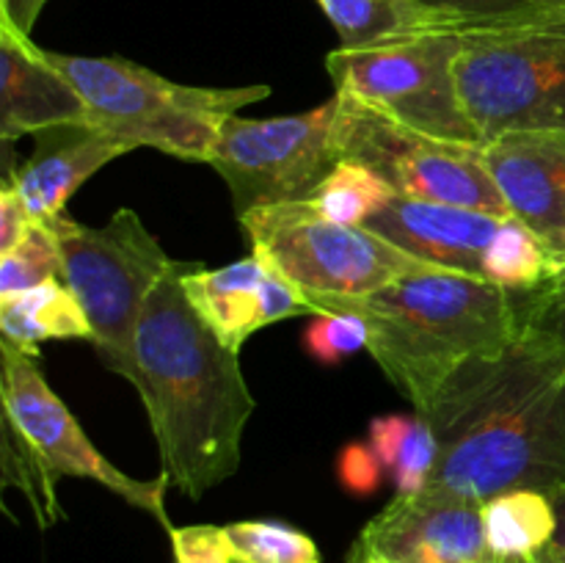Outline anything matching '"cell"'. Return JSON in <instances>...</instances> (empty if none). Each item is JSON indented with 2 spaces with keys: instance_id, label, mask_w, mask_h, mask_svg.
I'll return each instance as SVG.
<instances>
[{
  "instance_id": "6da1fadb",
  "label": "cell",
  "mask_w": 565,
  "mask_h": 563,
  "mask_svg": "<svg viewBox=\"0 0 565 563\" xmlns=\"http://www.w3.org/2000/svg\"><path fill=\"white\" fill-rule=\"evenodd\" d=\"M425 419L439 445L425 489L478 506L513 489H565V357L535 337L463 362Z\"/></svg>"
},
{
  "instance_id": "9a60e30c",
  "label": "cell",
  "mask_w": 565,
  "mask_h": 563,
  "mask_svg": "<svg viewBox=\"0 0 565 563\" xmlns=\"http://www.w3.org/2000/svg\"><path fill=\"white\" fill-rule=\"evenodd\" d=\"M127 152H132L130 144L94 125L50 127L36 132V149L6 174V182L36 224H53L88 177Z\"/></svg>"
},
{
  "instance_id": "52a82bcc",
  "label": "cell",
  "mask_w": 565,
  "mask_h": 563,
  "mask_svg": "<svg viewBox=\"0 0 565 563\" xmlns=\"http://www.w3.org/2000/svg\"><path fill=\"white\" fill-rule=\"evenodd\" d=\"M467 33L425 31L373 47L326 55L337 94L359 99L401 125L447 141L480 144L456 81Z\"/></svg>"
},
{
  "instance_id": "e575fe53",
  "label": "cell",
  "mask_w": 565,
  "mask_h": 563,
  "mask_svg": "<svg viewBox=\"0 0 565 563\" xmlns=\"http://www.w3.org/2000/svg\"><path fill=\"white\" fill-rule=\"evenodd\" d=\"M348 563H386V561H384V557H379V555H370V552L351 550V555H348Z\"/></svg>"
},
{
  "instance_id": "484cf974",
  "label": "cell",
  "mask_w": 565,
  "mask_h": 563,
  "mask_svg": "<svg viewBox=\"0 0 565 563\" xmlns=\"http://www.w3.org/2000/svg\"><path fill=\"white\" fill-rule=\"evenodd\" d=\"M519 334L535 337L565 357V268L535 290L513 293Z\"/></svg>"
},
{
  "instance_id": "1f68e13d",
  "label": "cell",
  "mask_w": 565,
  "mask_h": 563,
  "mask_svg": "<svg viewBox=\"0 0 565 563\" xmlns=\"http://www.w3.org/2000/svg\"><path fill=\"white\" fill-rule=\"evenodd\" d=\"M44 6L47 0H0V25H9L22 36H31Z\"/></svg>"
},
{
  "instance_id": "e0dca14e",
  "label": "cell",
  "mask_w": 565,
  "mask_h": 563,
  "mask_svg": "<svg viewBox=\"0 0 565 563\" xmlns=\"http://www.w3.org/2000/svg\"><path fill=\"white\" fill-rule=\"evenodd\" d=\"M270 265L259 254L235 259L224 268H193L182 276V290L199 318L226 348L241 353L243 342L263 329L259 287Z\"/></svg>"
},
{
  "instance_id": "83f0119b",
  "label": "cell",
  "mask_w": 565,
  "mask_h": 563,
  "mask_svg": "<svg viewBox=\"0 0 565 563\" xmlns=\"http://www.w3.org/2000/svg\"><path fill=\"white\" fill-rule=\"evenodd\" d=\"M169 535L174 563H235L224 528L188 524V528H171Z\"/></svg>"
},
{
  "instance_id": "f1b7e54d",
  "label": "cell",
  "mask_w": 565,
  "mask_h": 563,
  "mask_svg": "<svg viewBox=\"0 0 565 563\" xmlns=\"http://www.w3.org/2000/svg\"><path fill=\"white\" fill-rule=\"evenodd\" d=\"M301 315H315L312 304L307 301L301 287L292 285L281 270L270 265L268 276H265L263 287H259V320H263V329L270 323H279V320L301 318Z\"/></svg>"
},
{
  "instance_id": "ba28073f",
  "label": "cell",
  "mask_w": 565,
  "mask_h": 563,
  "mask_svg": "<svg viewBox=\"0 0 565 563\" xmlns=\"http://www.w3.org/2000/svg\"><path fill=\"white\" fill-rule=\"evenodd\" d=\"M252 252L268 259L307 296H367L436 265L403 252L367 226H345L315 213L303 199L241 215Z\"/></svg>"
},
{
  "instance_id": "44dd1931",
  "label": "cell",
  "mask_w": 565,
  "mask_h": 563,
  "mask_svg": "<svg viewBox=\"0 0 565 563\" xmlns=\"http://www.w3.org/2000/svg\"><path fill=\"white\" fill-rule=\"evenodd\" d=\"M340 33V47H373L414 33L439 31L408 0H318Z\"/></svg>"
},
{
  "instance_id": "30bf717a",
  "label": "cell",
  "mask_w": 565,
  "mask_h": 563,
  "mask_svg": "<svg viewBox=\"0 0 565 563\" xmlns=\"http://www.w3.org/2000/svg\"><path fill=\"white\" fill-rule=\"evenodd\" d=\"M0 397L3 431L42 464L50 478L94 480L119 495L127 506L147 511L166 530L174 528L166 513L169 475L160 472L154 480H136L114 467L110 458L94 447L66 403L55 395L36 353L22 351L9 340H0Z\"/></svg>"
},
{
  "instance_id": "7a4b0ae2",
  "label": "cell",
  "mask_w": 565,
  "mask_h": 563,
  "mask_svg": "<svg viewBox=\"0 0 565 563\" xmlns=\"http://www.w3.org/2000/svg\"><path fill=\"white\" fill-rule=\"evenodd\" d=\"M193 268L199 265L180 263L147 298L132 340V386L147 406L169 484L199 500L241 467L254 397L241 353L213 334L182 290V276Z\"/></svg>"
},
{
  "instance_id": "ffe728a7",
  "label": "cell",
  "mask_w": 565,
  "mask_h": 563,
  "mask_svg": "<svg viewBox=\"0 0 565 563\" xmlns=\"http://www.w3.org/2000/svg\"><path fill=\"white\" fill-rule=\"evenodd\" d=\"M370 445L379 453L397 495H419L430 484L439 445L423 414H386L373 419Z\"/></svg>"
},
{
  "instance_id": "9c48e42d",
  "label": "cell",
  "mask_w": 565,
  "mask_h": 563,
  "mask_svg": "<svg viewBox=\"0 0 565 563\" xmlns=\"http://www.w3.org/2000/svg\"><path fill=\"white\" fill-rule=\"evenodd\" d=\"M337 160L364 166L397 196L511 215L486 166L483 144L428 136L348 94H337Z\"/></svg>"
},
{
  "instance_id": "7402d4cb",
  "label": "cell",
  "mask_w": 565,
  "mask_h": 563,
  "mask_svg": "<svg viewBox=\"0 0 565 563\" xmlns=\"http://www.w3.org/2000/svg\"><path fill=\"white\" fill-rule=\"evenodd\" d=\"M392 196L395 191L379 174L351 160H337L303 202L334 224L364 226Z\"/></svg>"
},
{
  "instance_id": "f546056e",
  "label": "cell",
  "mask_w": 565,
  "mask_h": 563,
  "mask_svg": "<svg viewBox=\"0 0 565 563\" xmlns=\"http://www.w3.org/2000/svg\"><path fill=\"white\" fill-rule=\"evenodd\" d=\"M384 464H381L379 453H375V447L370 442L367 445L364 442H351L337 456V475H340V484L351 495H373L381 486V480H384Z\"/></svg>"
},
{
  "instance_id": "4316f807",
  "label": "cell",
  "mask_w": 565,
  "mask_h": 563,
  "mask_svg": "<svg viewBox=\"0 0 565 563\" xmlns=\"http://www.w3.org/2000/svg\"><path fill=\"white\" fill-rule=\"evenodd\" d=\"M367 323L353 312L312 315V323L303 331V348L320 364H340L342 359L367 351Z\"/></svg>"
},
{
  "instance_id": "ac0fdd59",
  "label": "cell",
  "mask_w": 565,
  "mask_h": 563,
  "mask_svg": "<svg viewBox=\"0 0 565 563\" xmlns=\"http://www.w3.org/2000/svg\"><path fill=\"white\" fill-rule=\"evenodd\" d=\"M0 334L39 357L44 340H88L92 323L64 279H50L31 290L0 298Z\"/></svg>"
},
{
  "instance_id": "d4e9b609",
  "label": "cell",
  "mask_w": 565,
  "mask_h": 563,
  "mask_svg": "<svg viewBox=\"0 0 565 563\" xmlns=\"http://www.w3.org/2000/svg\"><path fill=\"white\" fill-rule=\"evenodd\" d=\"M61 246L50 224H33L9 254L0 257V298L61 279Z\"/></svg>"
},
{
  "instance_id": "277c9868",
  "label": "cell",
  "mask_w": 565,
  "mask_h": 563,
  "mask_svg": "<svg viewBox=\"0 0 565 563\" xmlns=\"http://www.w3.org/2000/svg\"><path fill=\"white\" fill-rule=\"evenodd\" d=\"M47 59L77 88L94 127L132 149L149 147L199 163H210L230 116L270 97L268 86H185L119 55L47 50Z\"/></svg>"
},
{
  "instance_id": "d6986e66",
  "label": "cell",
  "mask_w": 565,
  "mask_h": 563,
  "mask_svg": "<svg viewBox=\"0 0 565 563\" xmlns=\"http://www.w3.org/2000/svg\"><path fill=\"white\" fill-rule=\"evenodd\" d=\"M483 539L491 557L516 561L550 546L557 533V511L550 495L535 489H513L480 506Z\"/></svg>"
},
{
  "instance_id": "cb8c5ba5",
  "label": "cell",
  "mask_w": 565,
  "mask_h": 563,
  "mask_svg": "<svg viewBox=\"0 0 565 563\" xmlns=\"http://www.w3.org/2000/svg\"><path fill=\"white\" fill-rule=\"evenodd\" d=\"M235 563H320L312 535L274 519H246L226 524Z\"/></svg>"
},
{
  "instance_id": "d590c367",
  "label": "cell",
  "mask_w": 565,
  "mask_h": 563,
  "mask_svg": "<svg viewBox=\"0 0 565 563\" xmlns=\"http://www.w3.org/2000/svg\"><path fill=\"white\" fill-rule=\"evenodd\" d=\"M486 563H511V561H500V557H486Z\"/></svg>"
},
{
  "instance_id": "d6a6232c",
  "label": "cell",
  "mask_w": 565,
  "mask_h": 563,
  "mask_svg": "<svg viewBox=\"0 0 565 563\" xmlns=\"http://www.w3.org/2000/svg\"><path fill=\"white\" fill-rule=\"evenodd\" d=\"M552 502H555V511H557V533H555V544L561 550L563 561H565V489L552 495Z\"/></svg>"
},
{
  "instance_id": "4dcf8cb0",
  "label": "cell",
  "mask_w": 565,
  "mask_h": 563,
  "mask_svg": "<svg viewBox=\"0 0 565 563\" xmlns=\"http://www.w3.org/2000/svg\"><path fill=\"white\" fill-rule=\"evenodd\" d=\"M33 224H36V221L28 215L22 199L17 196L14 188L3 180V185H0V257L9 254L11 248L25 237V232L31 230Z\"/></svg>"
},
{
  "instance_id": "5b68a950",
  "label": "cell",
  "mask_w": 565,
  "mask_h": 563,
  "mask_svg": "<svg viewBox=\"0 0 565 563\" xmlns=\"http://www.w3.org/2000/svg\"><path fill=\"white\" fill-rule=\"evenodd\" d=\"M61 265L92 323V346L105 368L132 384V340L147 298L177 268L136 210H119L105 226H86L61 215L53 224Z\"/></svg>"
},
{
  "instance_id": "4fadbf2b",
  "label": "cell",
  "mask_w": 565,
  "mask_h": 563,
  "mask_svg": "<svg viewBox=\"0 0 565 563\" xmlns=\"http://www.w3.org/2000/svg\"><path fill=\"white\" fill-rule=\"evenodd\" d=\"M483 158L508 213L565 268V130L508 132L483 144Z\"/></svg>"
},
{
  "instance_id": "8fae6325",
  "label": "cell",
  "mask_w": 565,
  "mask_h": 563,
  "mask_svg": "<svg viewBox=\"0 0 565 563\" xmlns=\"http://www.w3.org/2000/svg\"><path fill=\"white\" fill-rule=\"evenodd\" d=\"M337 94L303 114L274 119L230 116L210 166L230 185L237 219L257 208L307 199L337 166Z\"/></svg>"
},
{
  "instance_id": "7c38bea8",
  "label": "cell",
  "mask_w": 565,
  "mask_h": 563,
  "mask_svg": "<svg viewBox=\"0 0 565 563\" xmlns=\"http://www.w3.org/2000/svg\"><path fill=\"white\" fill-rule=\"evenodd\" d=\"M353 550L386 563H486L489 557L478 502L430 489L397 495L370 519Z\"/></svg>"
},
{
  "instance_id": "8992f818",
  "label": "cell",
  "mask_w": 565,
  "mask_h": 563,
  "mask_svg": "<svg viewBox=\"0 0 565 563\" xmlns=\"http://www.w3.org/2000/svg\"><path fill=\"white\" fill-rule=\"evenodd\" d=\"M456 81L480 144L565 130V14L467 33Z\"/></svg>"
},
{
  "instance_id": "836d02e7",
  "label": "cell",
  "mask_w": 565,
  "mask_h": 563,
  "mask_svg": "<svg viewBox=\"0 0 565 563\" xmlns=\"http://www.w3.org/2000/svg\"><path fill=\"white\" fill-rule=\"evenodd\" d=\"M511 563H565V561H563L561 550H557V544H555V541H552L550 546H544V550L535 552V555L516 557V561H511Z\"/></svg>"
},
{
  "instance_id": "3957f363",
  "label": "cell",
  "mask_w": 565,
  "mask_h": 563,
  "mask_svg": "<svg viewBox=\"0 0 565 563\" xmlns=\"http://www.w3.org/2000/svg\"><path fill=\"white\" fill-rule=\"evenodd\" d=\"M307 301L315 315H359L367 323L370 357L423 417L463 362L497 357L519 337L513 290L458 270H425L367 296Z\"/></svg>"
},
{
  "instance_id": "2e32d148",
  "label": "cell",
  "mask_w": 565,
  "mask_h": 563,
  "mask_svg": "<svg viewBox=\"0 0 565 563\" xmlns=\"http://www.w3.org/2000/svg\"><path fill=\"white\" fill-rule=\"evenodd\" d=\"M64 125H92L77 88L47 59V50L0 25V138L11 144Z\"/></svg>"
},
{
  "instance_id": "603a6c76",
  "label": "cell",
  "mask_w": 565,
  "mask_h": 563,
  "mask_svg": "<svg viewBox=\"0 0 565 563\" xmlns=\"http://www.w3.org/2000/svg\"><path fill=\"white\" fill-rule=\"evenodd\" d=\"M439 31H489L565 14V0H408Z\"/></svg>"
},
{
  "instance_id": "5bb4252c",
  "label": "cell",
  "mask_w": 565,
  "mask_h": 563,
  "mask_svg": "<svg viewBox=\"0 0 565 563\" xmlns=\"http://www.w3.org/2000/svg\"><path fill=\"white\" fill-rule=\"evenodd\" d=\"M505 219L486 210L417 202L395 193L364 226L436 268L483 279L486 252Z\"/></svg>"
}]
</instances>
